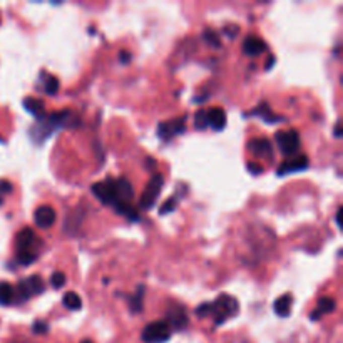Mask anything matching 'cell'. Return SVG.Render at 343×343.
<instances>
[{"instance_id": "1", "label": "cell", "mask_w": 343, "mask_h": 343, "mask_svg": "<svg viewBox=\"0 0 343 343\" xmlns=\"http://www.w3.org/2000/svg\"><path fill=\"white\" fill-rule=\"evenodd\" d=\"M238 313V301L230 295H220L215 303H211V315L215 316L216 325H221Z\"/></svg>"}, {"instance_id": "2", "label": "cell", "mask_w": 343, "mask_h": 343, "mask_svg": "<svg viewBox=\"0 0 343 343\" xmlns=\"http://www.w3.org/2000/svg\"><path fill=\"white\" fill-rule=\"evenodd\" d=\"M14 292H15V298H17V301H27L30 296L44 292V282L40 277L34 275V277H29V278L22 280V282H19L17 288H15Z\"/></svg>"}, {"instance_id": "3", "label": "cell", "mask_w": 343, "mask_h": 343, "mask_svg": "<svg viewBox=\"0 0 343 343\" xmlns=\"http://www.w3.org/2000/svg\"><path fill=\"white\" fill-rule=\"evenodd\" d=\"M277 144L280 151H282L283 154L290 156V158H293V156L300 151V134L298 131H295V129H290V131H280L277 132Z\"/></svg>"}, {"instance_id": "4", "label": "cell", "mask_w": 343, "mask_h": 343, "mask_svg": "<svg viewBox=\"0 0 343 343\" xmlns=\"http://www.w3.org/2000/svg\"><path fill=\"white\" fill-rule=\"evenodd\" d=\"M141 336L146 343H164L171 338V328L166 321H153L143 330Z\"/></svg>"}, {"instance_id": "5", "label": "cell", "mask_w": 343, "mask_h": 343, "mask_svg": "<svg viewBox=\"0 0 343 343\" xmlns=\"http://www.w3.org/2000/svg\"><path fill=\"white\" fill-rule=\"evenodd\" d=\"M163 184H164V178L161 174H153V178L148 183V188L144 189V193L141 196V201H139V208H143V210H151V208L154 206L156 199H158V196L161 193V189H163Z\"/></svg>"}, {"instance_id": "6", "label": "cell", "mask_w": 343, "mask_h": 343, "mask_svg": "<svg viewBox=\"0 0 343 343\" xmlns=\"http://www.w3.org/2000/svg\"><path fill=\"white\" fill-rule=\"evenodd\" d=\"M92 193L99 201L104 204H116V181L114 179H106L101 183L92 184Z\"/></svg>"}, {"instance_id": "7", "label": "cell", "mask_w": 343, "mask_h": 343, "mask_svg": "<svg viewBox=\"0 0 343 343\" xmlns=\"http://www.w3.org/2000/svg\"><path fill=\"white\" fill-rule=\"evenodd\" d=\"M248 151L259 159H273V146L266 138H258L248 143Z\"/></svg>"}, {"instance_id": "8", "label": "cell", "mask_w": 343, "mask_h": 343, "mask_svg": "<svg viewBox=\"0 0 343 343\" xmlns=\"http://www.w3.org/2000/svg\"><path fill=\"white\" fill-rule=\"evenodd\" d=\"M186 129V119L184 117H178L171 122H161L158 127V134L159 138L163 139H171L178 134H183Z\"/></svg>"}, {"instance_id": "9", "label": "cell", "mask_w": 343, "mask_h": 343, "mask_svg": "<svg viewBox=\"0 0 343 343\" xmlns=\"http://www.w3.org/2000/svg\"><path fill=\"white\" fill-rule=\"evenodd\" d=\"M55 210L52 206H39L34 213V221L35 225L42 230H47V228H52L55 223Z\"/></svg>"}, {"instance_id": "10", "label": "cell", "mask_w": 343, "mask_h": 343, "mask_svg": "<svg viewBox=\"0 0 343 343\" xmlns=\"http://www.w3.org/2000/svg\"><path fill=\"white\" fill-rule=\"evenodd\" d=\"M306 168H308V158H306L305 154H298V156L290 158L288 161H285V163L280 166V168H278V176L296 173V171H303Z\"/></svg>"}, {"instance_id": "11", "label": "cell", "mask_w": 343, "mask_h": 343, "mask_svg": "<svg viewBox=\"0 0 343 343\" xmlns=\"http://www.w3.org/2000/svg\"><path fill=\"white\" fill-rule=\"evenodd\" d=\"M266 49H268L266 42H264L263 39L256 37V35H249V37L245 39V42H243V52H245L246 55H259Z\"/></svg>"}, {"instance_id": "12", "label": "cell", "mask_w": 343, "mask_h": 343, "mask_svg": "<svg viewBox=\"0 0 343 343\" xmlns=\"http://www.w3.org/2000/svg\"><path fill=\"white\" fill-rule=\"evenodd\" d=\"M208 116V126H211L215 131H221L226 126V112L220 107H211L206 111Z\"/></svg>"}, {"instance_id": "13", "label": "cell", "mask_w": 343, "mask_h": 343, "mask_svg": "<svg viewBox=\"0 0 343 343\" xmlns=\"http://www.w3.org/2000/svg\"><path fill=\"white\" fill-rule=\"evenodd\" d=\"M134 196L132 186L126 178H119L116 181V202H131Z\"/></svg>"}, {"instance_id": "14", "label": "cell", "mask_w": 343, "mask_h": 343, "mask_svg": "<svg viewBox=\"0 0 343 343\" xmlns=\"http://www.w3.org/2000/svg\"><path fill=\"white\" fill-rule=\"evenodd\" d=\"M168 320L166 321L168 325H173L174 328H184L186 325H188V315H186L184 308H181V306H176V308H168Z\"/></svg>"}, {"instance_id": "15", "label": "cell", "mask_w": 343, "mask_h": 343, "mask_svg": "<svg viewBox=\"0 0 343 343\" xmlns=\"http://www.w3.org/2000/svg\"><path fill=\"white\" fill-rule=\"evenodd\" d=\"M24 107L27 109V111L35 116L37 119H42L45 116V104L40 101V99H35V97H25L24 99Z\"/></svg>"}, {"instance_id": "16", "label": "cell", "mask_w": 343, "mask_h": 343, "mask_svg": "<svg viewBox=\"0 0 343 343\" xmlns=\"http://www.w3.org/2000/svg\"><path fill=\"white\" fill-rule=\"evenodd\" d=\"M292 301L293 298L290 295H283L280 296V298L275 301L273 308H275V313H277L278 316H282V318H285V316L290 315V311H292Z\"/></svg>"}, {"instance_id": "17", "label": "cell", "mask_w": 343, "mask_h": 343, "mask_svg": "<svg viewBox=\"0 0 343 343\" xmlns=\"http://www.w3.org/2000/svg\"><path fill=\"white\" fill-rule=\"evenodd\" d=\"M34 240H35L34 231L30 230V228H24V230L17 235V248H19V251H25V249H29L30 246H32Z\"/></svg>"}, {"instance_id": "18", "label": "cell", "mask_w": 343, "mask_h": 343, "mask_svg": "<svg viewBox=\"0 0 343 343\" xmlns=\"http://www.w3.org/2000/svg\"><path fill=\"white\" fill-rule=\"evenodd\" d=\"M114 210H116L117 215L127 218L129 221H138L139 220L138 210L131 206V202H116V204H114Z\"/></svg>"}, {"instance_id": "19", "label": "cell", "mask_w": 343, "mask_h": 343, "mask_svg": "<svg viewBox=\"0 0 343 343\" xmlns=\"http://www.w3.org/2000/svg\"><path fill=\"white\" fill-rule=\"evenodd\" d=\"M251 114H253V116H259V117L263 119V121H266V122H269V124H273V122H282V121H283V117H277V116H273V114L269 112L268 104H261V106H258Z\"/></svg>"}, {"instance_id": "20", "label": "cell", "mask_w": 343, "mask_h": 343, "mask_svg": "<svg viewBox=\"0 0 343 343\" xmlns=\"http://www.w3.org/2000/svg\"><path fill=\"white\" fill-rule=\"evenodd\" d=\"M14 300H15L14 287L7 282H2L0 283V305H10L14 303Z\"/></svg>"}, {"instance_id": "21", "label": "cell", "mask_w": 343, "mask_h": 343, "mask_svg": "<svg viewBox=\"0 0 343 343\" xmlns=\"http://www.w3.org/2000/svg\"><path fill=\"white\" fill-rule=\"evenodd\" d=\"M64 305H65V308H69V310H81L82 308V300H81V296L77 295L76 292H69V293H65L64 295Z\"/></svg>"}, {"instance_id": "22", "label": "cell", "mask_w": 343, "mask_h": 343, "mask_svg": "<svg viewBox=\"0 0 343 343\" xmlns=\"http://www.w3.org/2000/svg\"><path fill=\"white\" fill-rule=\"evenodd\" d=\"M336 308V301L333 298H330V296H325V298H320L318 300V311L320 315H326V313H331V311H335Z\"/></svg>"}, {"instance_id": "23", "label": "cell", "mask_w": 343, "mask_h": 343, "mask_svg": "<svg viewBox=\"0 0 343 343\" xmlns=\"http://www.w3.org/2000/svg\"><path fill=\"white\" fill-rule=\"evenodd\" d=\"M143 300H144V287L138 288V293L129 298V305H131L132 313H141L143 311Z\"/></svg>"}, {"instance_id": "24", "label": "cell", "mask_w": 343, "mask_h": 343, "mask_svg": "<svg viewBox=\"0 0 343 343\" xmlns=\"http://www.w3.org/2000/svg\"><path fill=\"white\" fill-rule=\"evenodd\" d=\"M202 39H204V42L210 44L211 47H221V39H220V34H218L216 30L206 29L204 32H202Z\"/></svg>"}, {"instance_id": "25", "label": "cell", "mask_w": 343, "mask_h": 343, "mask_svg": "<svg viewBox=\"0 0 343 343\" xmlns=\"http://www.w3.org/2000/svg\"><path fill=\"white\" fill-rule=\"evenodd\" d=\"M35 258H37V254L32 253V251H29V249H25V251H19V253H17V261H19L20 264H24V266H27V264L34 263V261H35Z\"/></svg>"}, {"instance_id": "26", "label": "cell", "mask_w": 343, "mask_h": 343, "mask_svg": "<svg viewBox=\"0 0 343 343\" xmlns=\"http://www.w3.org/2000/svg\"><path fill=\"white\" fill-rule=\"evenodd\" d=\"M194 126L197 129H201V131L208 127V116L204 109H199V111L194 114Z\"/></svg>"}, {"instance_id": "27", "label": "cell", "mask_w": 343, "mask_h": 343, "mask_svg": "<svg viewBox=\"0 0 343 343\" xmlns=\"http://www.w3.org/2000/svg\"><path fill=\"white\" fill-rule=\"evenodd\" d=\"M45 92H47L49 96H54L57 91H59V81L55 79L54 76L47 77V81H45V86H44Z\"/></svg>"}, {"instance_id": "28", "label": "cell", "mask_w": 343, "mask_h": 343, "mask_svg": "<svg viewBox=\"0 0 343 343\" xmlns=\"http://www.w3.org/2000/svg\"><path fill=\"white\" fill-rule=\"evenodd\" d=\"M50 285H52L54 288H57V290L62 288V287L65 285V275L62 273V271H55V273L50 277Z\"/></svg>"}, {"instance_id": "29", "label": "cell", "mask_w": 343, "mask_h": 343, "mask_svg": "<svg viewBox=\"0 0 343 343\" xmlns=\"http://www.w3.org/2000/svg\"><path fill=\"white\" fill-rule=\"evenodd\" d=\"M176 206H178V199H176V197H171V199H168L159 208V213L161 215H169V213H173L176 210Z\"/></svg>"}, {"instance_id": "30", "label": "cell", "mask_w": 343, "mask_h": 343, "mask_svg": "<svg viewBox=\"0 0 343 343\" xmlns=\"http://www.w3.org/2000/svg\"><path fill=\"white\" fill-rule=\"evenodd\" d=\"M32 330H34L35 335H45L49 331V325L44 323V321H35L34 326H32Z\"/></svg>"}, {"instance_id": "31", "label": "cell", "mask_w": 343, "mask_h": 343, "mask_svg": "<svg viewBox=\"0 0 343 343\" xmlns=\"http://www.w3.org/2000/svg\"><path fill=\"white\" fill-rule=\"evenodd\" d=\"M9 193H12V184L5 179H0V194L4 196V194H9Z\"/></svg>"}, {"instance_id": "32", "label": "cell", "mask_w": 343, "mask_h": 343, "mask_svg": "<svg viewBox=\"0 0 343 343\" xmlns=\"http://www.w3.org/2000/svg\"><path fill=\"white\" fill-rule=\"evenodd\" d=\"M248 171L253 174H261L263 173V166L258 163H248Z\"/></svg>"}, {"instance_id": "33", "label": "cell", "mask_w": 343, "mask_h": 343, "mask_svg": "<svg viewBox=\"0 0 343 343\" xmlns=\"http://www.w3.org/2000/svg\"><path fill=\"white\" fill-rule=\"evenodd\" d=\"M119 59H121V62H124V64H126V62L131 60V55H129L126 50H122V52H121V55H119Z\"/></svg>"}, {"instance_id": "34", "label": "cell", "mask_w": 343, "mask_h": 343, "mask_svg": "<svg viewBox=\"0 0 343 343\" xmlns=\"http://www.w3.org/2000/svg\"><path fill=\"white\" fill-rule=\"evenodd\" d=\"M335 138H341V126H340V122L335 124Z\"/></svg>"}, {"instance_id": "35", "label": "cell", "mask_w": 343, "mask_h": 343, "mask_svg": "<svg viewBox=\"0 0 343 343\" xmlns=\"http://www.w3.org/2000/svg\"><path fill=\"white\" fill-rule=\"evenodd\" d=\"M340 215H341V208H338V211H336V216H335V221H336V226L341 230V223H340Z\"/></svg>"}, {"instance_id": "36", "label": "cell", "mask_w": 343, "mask_h": 343, "mask_svg": "<svg viewBox=\"0 0 343 343\" xmlns=\"http://www.w3.org/2000/svg\"><path fill=\"white\" fill-rule=\"evenodd\" d=\"M310 318H311V320H313V321H316V320H320V318H321V315L318 313V311H316V310H315V311H313V313H311V315H310Z\"/></svg>"}, {"instance_id": "37", "label": "cell", "mask_w": 343, "mask_h": 343, "mask_svg": "<svg viewBox=\"0 0 343 343\" xmlns=\"http://www.w3.org/2000/svg\"><path fill=\"white\" fill-rule=\"evenodd\" d=\"M273 62H275V57H269V60H268V64H266V69H268V71H269V69H271Z\"/></svg>"}, {"instance_id": "38", "label": "cell", "mask_w": 343, "mask_h": 343, "mask_svg": "<svg viewBox=\"0 0 343 343\" xmlns=\"http://www.w3.org/2000/svg\"><path fill=\"white\" fill-rule=\"evenodd\" d=\"M2 202H4V196L0 194V206H2Z\"/></svg>"}, {"instance_id": "39", "label": "cell", "mask_w": 343, "mask_h": 343, "mask_svg": "<svg viewBox=\"0 0 343 343\" xmlns=\"http://www.w3.org/2000/svg\"><path fill=\"white\" fill-rule=\"evenodd\" d=\"M81 343H94V341H91V340H84V341H81Z\"/></svg>"}, {"instance_id": "40", "label": "cell", "mask_w": 343, "mask_h": 343, "mask_svg": "<svg viewBox=\"0 0 343 343\" xmlns=\"http://www.w3.org/2000/svg\"><path fill=\"white\" fill-rule=\"evenodd\" d=\"M0 143H4V139H2V138H0Z\"/></svg>"}]
</instances>
